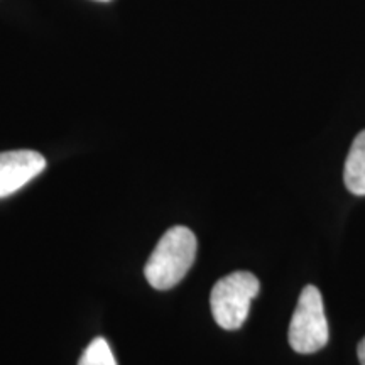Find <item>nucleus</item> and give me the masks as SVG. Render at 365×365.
<instances>
[{
  "label": "nucleus",
  "instance_id": "423d86ee",
  "mask_svg": "<svg viewBox=\"0 0 365 365\" xmlns=\"http://www.w3.org/2000/svg\"><path fill=\"white\" fill-rule=\"evenodd\" d=\"M78 365H117V360L107 340L95 339L85 349Z\"/></svg>",
  "mask_w": 365,
  "mask_h": 365
},
{
  "label": "nucleus",
  "instance_id": "0eeeda50",
  "mask_svg": "<svg viewBox=\"0 0 365 365\" xmlns=\"http://www.w3.org/2000/svg\"><path fill=\"white\" fill-rule=\"evenodd\" d=\"M357 354H359V360H360V365H365V339L360 341L359 344V349H357Z\"/></svg>",
  "mask_w": 365,
  "mask_h": 365
},
{
  "label": "nucleus",
  "instance_id": "f257e3e1",
  "mask_svg": "<svg viewBox=\"0 0 365 365\" xmlns=\"http://www.w3.org/2000/svg\"><path fill=\"white\" fill-rule=\"evenodd\" d=\"M196 249V237L188 227L170 228L158 242L145 264V279L156 289L175 287L193 266Z\"/></svg>",
  "mask_w": 365,
  "mask_h": 365
},
{
  "label": "nucleus",
  "instance_id": "39448f33",
  "mask_svg": "<svg viewBox=\"0 0 365 365\" xmlns=\"http://www.w3.org/2000/svg\"><path fill=\"white\" fill-rule=\"evenodd\" d=\"M346 190L357 196H365V130L359 132L350 145L344 168Z\"/></svg>",
  "mask_w": 365,
  "mask_h": 365
},
{
  "label": "nucleus",
  "instance_id": "f03ea898",
  "mask_svg": "<svg viewBox=\"0 0 365 365\" xmlns=\"http://www.w3.org/2000/svg\"><path fill=\"white\" fill-rule=\"evenodd\" d=\"M259 289L261 284L252 272L237 271L222 277L210 294V308L218 325L225 330H239Z\"/></svg>",
  "mask_w": 365,
  "mask_h": 365
},
{
  "label": "nucleus",
  "instance_id": "20e7f679",
  "mask_svg": "<svg viewBox=\"0 0 365 365\" xmlns=\"http://www.w3.org/2000/svg\"><path fill=\"white\" fill-rule=\"evenodd\" d=\"M46 170L43 154L29 149L0 153V198L16 193Z\"/></svg>",
  "mask_w": 365,
  "mask_h": 365
},
{
  "label": "nucleus",
  "instance_id": "7ed1b4c3",
  "mask_svg": "<svg viewBox=\"0 0 365 365\" xmlns=\"http://www.w3.org/2000/svg\"><path fill=\"white\" fill-rule=\"evenodd\" d=\"M328 336L322 293L314 286L303 287L287 331L291 349L298 354H314L328 344Z\"/></svg>",
  "mask_w": 365,
  "mask_h": 365
}]
</instances>
